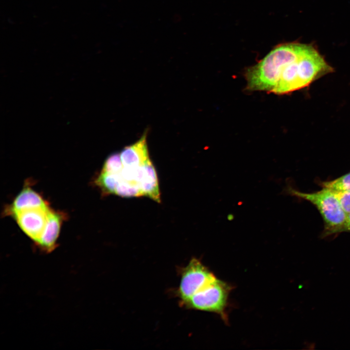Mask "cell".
Here are the masks:
<instances>
[{
	"instance_id": "6da1fadb",
	"label": "cell",
	"mask_w": 350,
	"mask_h": 350,
	"mask_svg": "<svg viewBox=\"0 0 350 350\" xmlns=\"http://www.w3.org/2000/svg\"><path fill=\"white\" fill-rule=\"evenodd\" d=\"M306 46L290 43L277 46L256 65L247 70L245 76L247 88L271 92L285 67L298 58Z\"/></svg>"
},
{
	"instance_id": "7a4b0ae2",
	"label": "cell",
	"mask_w": 350,
	"mask_h": 350,
	"mask_svg": "<svg viewBox=\"0 0 350 350\" xmlns=\"http://www.w3.org/2000/svg\"><path fill=\"white\" fill-rule=\"evenodd\" d=\"M332 71L315 47L308 44L302 54L285 68L279 82V88L282 92L289 93L307 87Z\"/></svg>"
},
{
	"instance_id": "3957f363",
	"label": "cell",
	"mask_w": 350,
	"mask_h": 350,
	"mask_svg": "<svg viewBox=\"0 0 350 350\" xmlns=\"http://www.w3.org/2000/svg\"><path fill=\"white\" fill-rule=\"evenodd\" d=\"M284 192L288 194L307 200L315 206L324 222L325 236L341 232L347 215L332 191L323 188L316 192H304L287 185Z\"/></svg>"
},
{
	"instance_id": "277c9868",
	"label": "cell",
	"mask_w": 350,
	"mask_h": 350,
	"mask_svg": "<svg viewBox=\"0 0 350 350\" xmlns=\"http://www.w3.org/2000/svg\"><path fill=\"white\" fill-rule=\"evenodd\" d=\"M231 288L228 284L216 278L182 304L190 308L224 316Z\"/></svg>"
},
{
	"instance_id": "5b68a950",
	"label": "cell",
	"mask_w": 350,
	"mask_h": 350,
	"mask_svg": "<svg viewBox=\"0 0 350 350\" xmlns=\"http://www.w3.org/2000/svg\"><path fill=\"white\" fill-rule=\"evenodd\" d=\"M181 272L180 285L177 292L182 304L216 279L208 268L195 258L191 259Z\"/></svg>"
},
{
	"instance_id": "8992f818",
	"label": "cell",
	"mask_w": 350,
	"mask_h": 350,
	"mask_svg": "<svg viewBox=\"0 0 350 350\" xmlns=\"http://www.w3.org/2000/svg\"><path fill=\"white\" fill-rule=\"evenodd\" d=\"M50 205L23 210L13 214V218L20 228L33 241L35 245L39 243L46 227Z\"/></svg>"
},
{
	"instance_id": "52a82bcc",
	"label": "cell",
	"mask_w": 350,
	"mask_h": 350,
	"mask_svg": "<svg viewBox=\"0 0 350 350\" xmlns=\"http://www.w3.org/2000/svg\"><path fill=\"white\" fill-rule=\"evenodd\" d=\"M66 218V214L63 211L51 209L46 227L36 245L39 249L50 253L55 248L61 226Z\"/></svg>"
},
{
	"instance_id": "ba28073f",
	"label": "cell",
	"mask_w": 350,
	"mask_h": 350,
	"mask_svg": "<svg viewBox=\"0 0 350 350\" xmlns=\"http://www.w3.org/2000/svg\"><path fill=\"white\" fill-rule=\"evenodd\" d=\"M49 205L42 196L35 191L27 182L12 203L5 207L3 214L4 215L12 216L15 213L23 210Z\"/></svg>"
},
{
	"instance_id": "9c48e42d",
	"label": "cell",
	"mask_w": 350,
	"mask_h": 350,
	"mask_svg": "<svg viewBox=\"0 0 350 350\" xmlns=\"http://www.w3.org/2000/svg\"><path fill=\"white\" fill-rule=\"evenodd\" d=\"M146 138L145 132L137 141L121 151L120 154L124 167H140L150 159Z\"/></svg>"
},
{
	"instance_id": "30bf717a",
	"label": "cell",
	"mask_w": 350,
	"mask_h": 350,
	"mask_svg": "<svg viewBox=\"0 0 350 350\" xmlns=\"http://www.w3.org/2000/svg\"><path fill=\"white\" fill-rule=\"evenodd\" d=\"M143 174L139 183L143 195L160 203V193L155 167L150 158L143 165Z\"/></svg>"
},
{
	"instance_id": "8fae6325",
	"label": "cell",
	"mask_w": 350,
	"mask_h": 350,
	"mask_svg": "<svg viewBox=\"0 0 350 350\" xmlns=\"http://www.w3.org/2000/svg\"><path fill=\"white\" fill-rule=\"evenodd\" d=\"M119 181V174H112L101 171L94 179V183L103 194H114Z\"/></svg>"
},
{
	"instance_id": "7c38bea8",
	"label": "cell",
	"mask_w": 350,
	"mask_h": 350,
	"mask_svg": "<svg viewBox=\"0 0 350 350\" xmlns=\"http://www.w3.org/2000/svg\"><path fill=\"white\" fill-rule=\"evenodd\" d=\"M114 194L122 197L144 196L138 183L127 181L121 178L120 177L119 183L116 188Z\"/></svg>"
},
{
	"instance_id": "4fadbf2b",
	"label": "cell",
	"mask_w": 350,
	"mask_h": 350,
	"mask_svg": "<svg viewBox=\"0 0 350 350\" xmlns=\"http://www.w3.org/2000/svg\"><path fill=\"white\" fill-rule=\"evenodd\" d=\"M123 168L120 154L115 152L106 158L101 171L112 174H119Z\"/></svg>"
},
{
	"instance_id": "5bb4252c",
	"label": "cell",
	"mask_w": 350,
	"mask_h": 350,
	"mask_svg": "<svg viewBox=\"0 0 350 350\" xmlns=\"http://www.w3.org/2000/svg\"><path fill=\"white\" fill-rule=\"evenodd\" d=\"M323 188H328L332 191H350V173L342 175L335 179L323 182Z\"/></svg>"
},
{
	"instance_id": "9a60e30c",
	"label": "cell",
	"mask_w": 350,
	"mask_h": 350,
	"mask_svg": "<svg viewBox=\"0 0 350 350\" xmlns=\"http://www.w3.org/2000/svg\"><path fill=\"white\" fill-rule=\"evenodd\" d=\"M342 209L348 214L350 213V191H332Z\"/></svg>"
},
{
	"instance_id": "2e32d148",
	"label": "cell",
	"mask_w": 350,
	"mask_h": 350,
	"mask_svg": "<svg viewBox=\"0 0 350 350\" xmlns=\"http://www.w3.org/2000/svg\"><path fill=\"white\" fill-rule=\"evenodd\" d=\"M343 231L350 232V213L347 214L345 223L341 229V232Z\"/></svg>"
}]
</instances>
